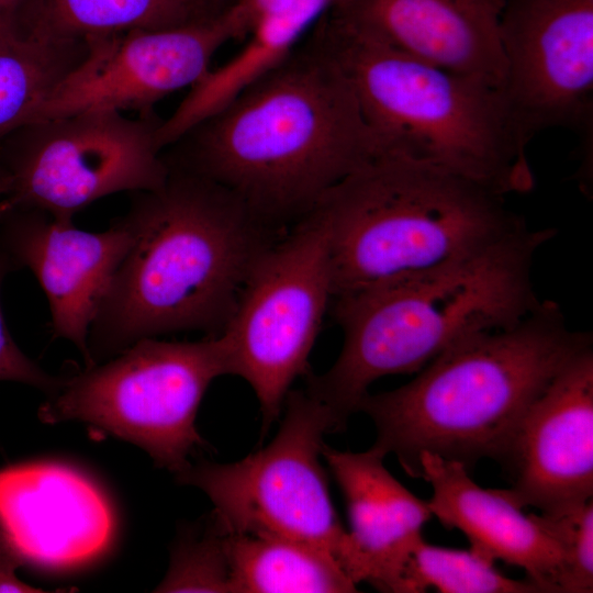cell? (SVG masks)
<instances>
[{"instance_id": "6da1fadb", "label": "cell", "mask_w": 593, "mask_h": 593, "mask_svg": "<svg viewBox=\"0 0 593 593\" xmlns=\"http://www.w3.org/2000/svg\"><path fill=\"white\" fill-rule=\"evenodd\" d=\"M304 40L163 152L168 168L223 186L271 226L382 154L332 54L313 29Z\"/></svg>"}, {"instance_id": "7a4b0ae2", "label": "cell", "mask_w": 593, "mask_h": 593, "mask_svg": "<svg viewBox=\"0 0 593 593\" xmlns=\"http://www.w3.org/2000/svg\"><path fill=\"white\" fill-rule=\"evenodd\" d=\"M159 188L132 192L135 239L91 324L92 365L163 334L222 332L245 281L273 243L232 191L180 169Z\"/></svg>"}, {"instance_id": "3957f363", "label": "cell", "mask_w": 593, "mask_h": 593, "mask_svg": "<svg viewBox=\"0 0 593 593\" xmlns=\"http://www.w3.org/2000/svg\"><path fill=\"white\" fill-rule=\"evenodd\" d=\"M552 228L523 226L466 259L423 276L334 298L344 333L334 365L307 373L306 391L331 412L336 432L358 412L369 385L419 371L472 335L517 324L539 304L532 266Z\"/></svg>"}, {"instance_id": "277c9868", "label": "cell", "mask_w": 593, "mask_h": 593, "mask_svg": "<svg viewBox=\"0 0 593 593\" xmlns=\"http://www.w3.org/2000/svg\"><path fill=\"white\" fill-rule=\"evenodd\" d=\"M590 348V333L571 331L560 306L541 301L513 326L452 345L409 383L367 393L358 411L376 426L373 446L395 454L410 475L423 451L467 469L482 458L505 465L532 404Z\"/></svg>"}, {"instance_id": "5b68a950", "label": "cell", "mask_w": 593, "mask_h": 593, "mask_svg": "<svg viewBox=\"0 0 593 593\" xmlns=\"http://www.w3.org/2000/svg\"><path fill=\"white\" fill-rule=\"evenodd\" d=\"M504 197L434 165L376 156L307 212L326 233L333 299L426 275L515 233L526 222Z\"/></svg>"}, {"instance_id": "8992f818", "label": "cell", "mask_w": 593, "mask_h": 593, "mask_svg": "<svg viewBox=\"0 0 593 593\" xmlns=\"http://www.w3.org/2000/svg\"><path fill=\"white\" fill-rule=\"evenodd\" d=\"M313 30L348 79L382 154L440 167L503 195L534 188L527 146L501 88L391 48L328 11Z\"/></svg>"}, {"instance_id": "52a82bcc", "label": "cell", "mask_w": 593, "mask_h": 593, "mask_svg": "<svg viewBox=\"0 0 593 593\" xmlns=\"http://www.w3.org/2000/svg\"><path fill=\"white\" fill-rule=\"evenodd\" d=\"M232 374L224 338L141 339L105 363L61 379L40 407L42 422L79 421L144 449L174 474L203 446L195 416L210 383Z\"/></svg>"}, {"instance_id": "ba28073f", "label": "cell", "mask_w": 593, "mask_h": 593, "mask_svg": "<svg viewBox=\"0 0 593 593\" xmlns=\"http://www.w3.org/2000/svg\"><path fill=\"white\" fill-rule=\"evenodd\" d=\"M283 409L280 428L266 447L232 463L190 465L177 480L209 496L211 517L226 533L303 541L328 552L344 570L348 533L320 462L334 419L306 390L289 391Z\"/></svg>"}, {"instance_id": "9c48e42d", "label": "cell", "mask_w": 593, "mask_h": 593, "mask_svg": "<svg viewBox=\"0 0 593 593\" xmlns=\"http://www.w3.org/2000/svg\"><path fill=\"white\" fill-rule=\"evenodd\" d=\"M161 122L154 111H87L23 124L0 139L4 198L72 222L107 195L157 189L169 174L157 139Z\"/></svg>"}, {"instance_id": "30bf717a", "label": "cell", "mask_w": 593, "mask_h": 593, "mask_svg": "<svg viewBox=\"0 0 593 593\" xmlns=\"http://www.w3.org/2000/svg\"><path fill=\"white\" fill-rule=\"evenodd\" d=\"M333 300L326 233L311 213L257 259L220 335L232 374L254 390L262 435L282 412L292 382L309 372V356Z\"/></svg>"}, {"instance_id": "8fae6325", "label": "cell", "mask_w": 593, "mask_h": 593, "mask_svg": "<svg viewBox=\"0 0 593 593\" xmlns=\"http://www.w3.org/2000/svg\"><path fill=\"white\" fill-rule=\"evenodd\" d=\"M502 92L522 142L548 128L591 137L593 0H504Z\"/></svg>"}, {"instance_id": "7c38bea8", "label": "cell", "mask_w": 593, "mask_h": 593, "mask_svg": "<svg viewBox=\"0 0 593 593\" xmlns=\"http://www.w3.org/2000/svg\"><path fill=\"white\" fill-rule=\"evenodd\" d=\"M233 40L223 14L160 30L87 37L85 58L42 101L30 122L87 111H154L167 96L192 87Z\"/></svg>"}, {"instance_id": "4fadbf2b", "label": "cell", "mask_w": 593, "mask_h": 593, "mask_svg": "<svg viewBox=\"0 0 593 593\" xmlns=\"http://www.w3.org/2000/svg\"><path fill=\"white\" fill-rule=\"evenodd\" d=\"M135 231L123 215L103 232H87L44 211L9 206L0 217V248L15 269L29 268L48 301L55 336L70 340L92 366L91 324Z\"/></svg>"}, {"instance_id": "5bb4252c", "label": "cell", "mask_w": 593, "mask_h": 593, "mask_svg": "<svg viewBox=\"0 0 593 593\" xmlns=\"http://www.w3.org/2000/svg\"><path fill=\"white\" fill-rule=\"evenodd\" d=\"M518 507L547 514L577 508L593 495V350L568 363L532 404L506 463Z\"/></svg>"}, {"instance_id": "9a60e30c", "label": "cell", "mask_w": 593, "mask_h": 593, "mask_svg": "<svg viewBox=\"0 0 593 593\" xmlns=\"http://www.w3.org/2000/svg\"><path fill=\"white\" fill-rule=\"evenodd\" d=\"M0 530L22 561L66 568L109 546L114 517L104 494L81 472L27 462L0 470Z\"/></svg>"}, {"instance_id": "2e32d148", "label": "cell", "mask_w": 593, "mask_h": 593, "mask_svg": "<svg viewBox=\"0 0 593 593\" xmlns=\"http://www.w3.org/2000/svg\"><path fill=\"white\" fill-rule=\"evenodd\" d=\"M504 0H335L328 12L391 48L503 88Z\"/></svg>"}, {"instance_id": "e0dca14e", "label": "cell", "mask_w": 593, "mask_h": 593, "mask_svg": "<svg viewBox=\"0 0 593 593\" xmlns=\"http://www.w3.org/2000/svg\"><path fill=\"white\" fill-rule=\"evenodd\" d=\"M344 495L348 521L345 572L357 585L402 593L403 575L425 523L427 501L415 496L384 467L387 456L372 446L361 452L322 448Z\"/></svg>"}, {"instance_id": "ac0fdd59", "label": "cell", "mask_w": 593, "mask_h": 593, "mask_svg": "<svg viewBox=\"0 0 593 593\" xmlns=\"http://www.w3.org/2000/svg\"><path fill=\"white\" fill-rule=\"evenodd\" d=\"M412 477L432 485V515L461 530L471 551L492 563L522 568L542 593H561L564 563L558 545L502 490L479 486L465 465L429 451L418 455Z\"/></svg>"}, {"instance_id": "d6986e66", "label": "cell", "mask_w": 593, "mask_h": 593, "mask_svg": "<svg viewBox=\"0 0 593 593\" xmlns=\"http://www.w3.org/2000/svg\"><path fill=\"white\" fill-rule=\"evenodd\" d=\"M334 1L294 0L262 15L244 40V47L223 65L211 68L163 120L157 132L163 150L282 63Z\"/></svg>"}, {"instance_id": "ffe728a7", "label": "cell", "mask_w": 593, "mask_h": 593, "mask_svg": "<svg viewBox=\"0 0 593 593\" xmlns=\"http://www.w3.org/2000/svg\"><path fill=\"white\" fill-rule=\"evenodd\" d=\"M233 593H348L356 584L328 552L275 536L227 533Z\"/></svg>"}, {"instance_id": "44dd1931", "label": "cell", "mask_w": 593, "mask_h": 593, "mask_svg": "<svg viewBox=\"0 0 593 593\" xmlns=\"http://www.w3.org/2000/svg\"><path fill=\"white\" fill-rule=\"evenodd\" d=\"M87 51L86 38L0 26V139L31 121Z\"/></svg>"}, {"instance_id": "7402d4cb", "label": "cell", "mask_w": 593, "mask_h": 593, "mask_svg": "<svg viewBox=\"0 0 593 593\" xmlns=\"http://www.w3.org/2000/svg\"><path fill=\"white\" fill-rule=\"evenodd\" d=\"M197 22L189 0H43L34 29L87 38Z\"/></svg>"}, {"instance_id": "603a6c76", "label": "cell", "mask_w": 593, "mask_h": 593, "mask_svg": "<svg viewBox=\"0 0 593 593\" xmlns=\"http://www.w3.org/2000/svg\"><path fill=\"white\" fill-rule=\"evenodd\" d=\"M435 588L444 593H542L528 579L514 580L471 550L437 547L419 540L406 564L402 593Z\"/></svg>"}, {"instance_id": "cb8c5ba5", "label": "cell", "mask_w": 593, "mask_h": 593, "mask_svg": "<svg viewBox=\"0 0 593 593\" xmlns=\"http://www.w3.org/2000/svg\"><path fill=\"white\" fill-rule=\"evenodd\" d=\"M158 592H232L227 533L209 517L201 532L180 538Z\"/></svg>"}, {"instance_id": "d4e9b609", "label": "cell", "mask_w": 593, "mask_h": 593, "mask_svg": "<svg viewBox=\"0 0 593 593\" xmlns=\"http://www.w3.org/2000/svg\"><path fill=\"white\" fill-rule=\"evenodd\" d=\"M558 545L564 563L561 593L593 591V502L560 514H530Z\"/></svg>"}, {"instance_id": "484cf974", "label": "cell", "mask_w": 593, "mask_h": 593, "mask_svg": "<svg viewBox=\"0 0 593 593\" xmlns=\"http://www.w3.org/2000/svg\"><path fill=\"white\" fill-rule=\"evenodd\" d=\"M16 270L8 255L0 248V292L5 276ZM0 380L15 381L35 387L48 395L59 387L61 379L46 373L26 357L11 337L0 301Z\"/></svg>"}, {"instance_id": "4316f807", "label": "cell", "mask_w": 593, "mask_h": 593, "mask_svg": "<svg viewBox=\"0 0 593 593\" xmlns=\"http://www.w3.org/2000/svg\"><path fill=\"white\" fill-rule=\"evenodd\" d=\"M294 0H234L225 11L234 40L243 41L266 13Z\"/></svg>"}, {"instance_id": "83f0119b", "label": "cell", "mask_w": 593, "mask_h": 593, "mask_svg": "<svg viewBox=\"0 0 593 593\" xmlns=\"http://www.w3.org/2000/svg\"><path fill=\"white\" fill-rule=\"evenodd\" d=\"M43 0H0V26L32 31Z\"/></svg>"}, {"instance_id": "f1b7e54d", "label": "cell", "mask_w": 593, "mask_h": 593, "mask_svg": "<svg viewBox=\"0 0 593 593\" xmlns=\"http://www.w3.org/2000/svg\"><path fill=\"white\" fill-rule=\"evenodd\" d=\"M21 563L12 561L0 567V592H43V590L31 586L16 577L15 570Z\"/></svg>"}, {"instance_id": "f546056e", "label": "cell", "mask_w": 593, "mask_h": 593, "mask_svg": "<svg viewBox=\"0 0 593 593\" xmlns=\"http://www.w3.org/2000/svg\"><path fill=\"white\" fill-rule=\"evenodd\" d=\"M197 21H208L223 14L234 0H189Z\"/></svg>"}, {"instance_id": "4dcf8cb0", "label": "cell", "mask_w": 593, "mask_h": 593, "mask_svg": "<svg viewBox=\"0 0 593 593\" xmlns=\"http://www.w3.org/2000/svg\"><path fill=\"white\" fill-rule=\"evenodd\" d=\"M12 561L22 562V559L13 550L5 536L0 530V567Z\"/></svg>"}, {"instance_id": "1f68e13d", "label": "cell", "mask_w": 593, "mask_h": 593, "mask_svg": "<svg viewBox=\"0 0 593 593\" xmlns=\"http://www.w3.org/2000/svg\"><path fill=\"white\" fill-rule=\"evenodd\" d=\"M7 193H8V184L4 177L0 172V197L2 195L5 197ZM8 206H9V201L5 198L2 201H0V217Z\"/></svg>"}]
</instances>
